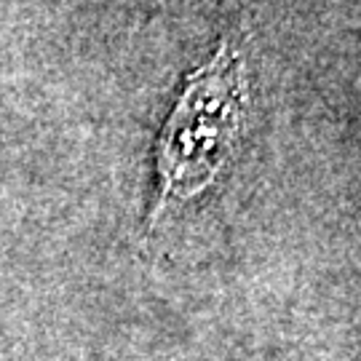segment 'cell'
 I'll return each instance as SVG.
<instances>
[{"mask_svg":"<svg viewBox=\"0 0 361 361\" xmlns=\"http://www.w3.org/2000/svg\"><path fill=\"white\" fill-rule=\"evenodd\" d=\"M246 99L244 56L231 43H219L207 65L188 75L158 137V201L150 225L169 207L193 201L219 180L244 131Z\"/></svg>","mask_w":361,"mask_h":361,"instance_id":"1","label":"cell"}]
</instances>
